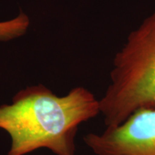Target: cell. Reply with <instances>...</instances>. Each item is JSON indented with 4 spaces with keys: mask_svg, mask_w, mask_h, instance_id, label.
Here are the masks:
<instances>
[{
    "mask_svg": "<svg viewBox=\"0 0 155 155\" xmlns=\"http://www.w3.org/2000/svg\"><path fill=\"white\" fill-rule=\"evenodd\" d=\"M100 114L99 100L83 87L58 96L42 85L15 95L0 106V129L11 137L7 155H25L48 148L56 155H75L78 126Z\"/></svg>",
    "mask_w": 155,
    "mask_h": 155,
    "instance_id": "cell-1",
    "label": "cell"
},
{
    "mask_svg": "<svg viewBox=\"0 0 155 155\" xmlns=\"http://www.w3.org/2000/svg\"><path fill=\"white\" fill-rule=\"evenodd\" d=\"M99 106L106 127L119 125L139 108L155 106V10L116 53Z\"/></svg>",
    "mask_w": 155,
    "mask_h": 155,
    "instance_id": "cell-2",
    "label": "cell"
},
{
    "mask_svg": "<svg viewBox=\"0 0 155 155\" xmlns=\"http://www.w3.org/2000/svg\"><path fill=\"white\" fill-rule=\"evenodd\" d=\"M95 155H155V106L139 108L124 121L83 137Z\"/></svg>",
    "mask_w": 155,
    "mask_h": 155,
    "instance_id": "cell-3",
    "label": "cell"
},
{
    "mask_svg": "<svg viewBox=\"0 0 155 155\" xmlns=\"http://www.w3.org/2000/svg\"><path fill=\"white\" fill-rule=\"evenodd\" d=\"M30 25L28 17L21 13L18 17L0 22V40H9L25 33Z\"/></svg>",
    "mask_w": 155,
    "mask_h": 155,
    "instance_id": "cell-4",
    "label": "cell"
}]
</instances>
